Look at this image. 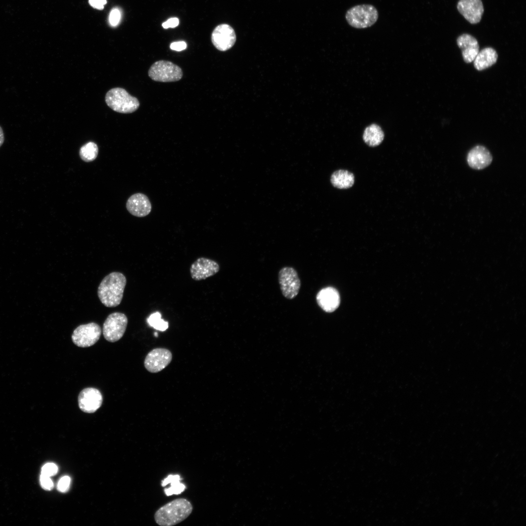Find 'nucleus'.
<instances>
[{
    "mask_svg": "<svg viewBox=\"0 0 526 526\" xmlns=\"http://www.w3.org/2000/svg\"><path fill=\"white\" fill-rule=\"evenodd\" d=\"M126 282V277L120 272H112L105 276L97 290L102 303L107 307L118 306L122 300Z\"/></svg>",
    "mask_w": 526,
    "mask_h": 526,
    "instance_id": "1",
    "label": "nucleus"
},
{
    "mask_svg": "<svg viewBox=\"0 0 526 526\" xmlns=\"http://www.w3.org/2000/svg\"><path fill=\"white\" fill-rule=\"evenodd\" d=\"M193 510L191 502L186 498H177L160 507L155 512L154 520L161 526H172L187 518Z\"/></svg>",
    "mask_w": 526,
    "mask_h": 526,
    "instance_id": "2",
    "label": "nucleus"
},
{
    "mask_svg": "<svg viewBox=\"0 0 526 526\" xmlns=\"http://www.w3.org/2000/svg\"><path fill=\"white\" fill-rule=\"evenodd\" d=\"M378 13L376 8L371 4H360L348 9L345 14V19L352 27L364 29L373 26L377 20Z\"/></svg>",
    "mask_w": 526,
    "mask_h": 526,
    "instance_id": "3",
    "label": "nucleus"
},
{
    "mask_svg": "<svg viewBox=\"0 0 526 526\" xmlns=\"http://www.w3.org/2000/svg\"><path fill=\"white\" fill-rule=\"evenodd\" d=\"M105 101L113 110L122 113H133L138 109L140 105L137 98L132 96L126 90L121 88L110 90L105 95Z\"/></svg>",
    "mask_w": 526,
    "mask_h": 526,
    "instance_id": "4",
    "label": "nucleus"
},
{
    "mask_svg": "<svg viewBox=\"0 0 526 526\" xmlns=\"http://www.w3.org/2000/svg\"><path fill=\"white\" fill-rule=\"evenodd\" d=\"M153 80L162 82L177 81L183 76L182 69L171 61L160 60L155 62L148 71Z\"/></svg>",
    "mask_w": 526,
    "mask_h": 526,
    "instance_id": "5",
    "label": "nucleus"
},
{
    "mask_svg": "<svg viewBox=\"0 0 526 526\" xmlns=\"http://www.w3.org/2000/svg\"><path fill=\"white\" fill-rule=\"evenodd\" d=\"M128 324V318L123 313L114 312L105 319L102 328L104 338L108 341L114 342L124 335Z\"/></svg>",
    "mask_w": 526,
    "mask_h": 526,
    "instance_id": "6",
    "label": "nucleus"
},
{
    "mask_svg": "<svg viewBox=\"0 0 526 526\" xmlns=\"http://www.w3.org/2000/svg\"><path fill=\"white\" fill-rule=\"evenodd\" d=\"M280 289L286 299H294L299 294L301 283L297 271L293 267L285 266L280 269L278 274Z\"/></svg>",
    "mask_w": 526,
    "mask_h": 526,
    "instance_id": "7",
    "label": "nucleus"
},
{
    "mask_svg": "<svg viewBox=\"0 0 526 526\" xmlns=\"http://www.w3.org/2000/svg\"><path fill=\"white\" fill-rule=\"evenodd\" d=\"M101 334L100 326L95 322L82 324L77 327L72 335L73 343L79 347H88L94 344Z\"/></svg>",
    "mask_w": 526,
    "mask_h": 526,
    "instance_id": "8",
    "label": "nucleus"
},
{
    "mask_svg": "<svg viewBox=\"0 0 526 526\" xmlns=\"http://www.w3.org/2000/svg\"><path fill=\"white\" fill-rule=\"evenodd\" d=\"M172 353L169 349L157 348L151 350L146 356L144 366L150 373H156L165 368L171 361Z\"/></svg>",
    "mask_w": 526,
    "mask_h": 526,
    "instance_id": "9",
    "label": "nucleus"
},
{
    "mask_svg": "<svg viewBox=\"0 0 526 526\" xmlns=\"http://www.w3.org/2000/svg\"><path fill=\"white\" fill-rule=\"evenodd\" d=\"M236 40L233 28L227 24H221L215 27L211 34V41L214 47L220 51L231 48Z\"/></svg>",
    "mask_w": 526,
    "mask_h": 526,
    "instance_id": "10",
    "label": "nucleus"
},
{
    "mask_svg": "<svg viewBox=\"0 0 526 526\" xmlns=\"http://www.w3.org/2000/svg\"><path fill=\"white\" fill-rule=\"evenodd\" d=\"M220 265L215 261L205 257L197 259L190 265L191 278L196 281L205 280L217 274Z\"/></svg>",
    "mask_w": 526,
    "mask_h": 526,
    "instance_id": "11",
    "label": "nucleus"
},
{
    "mask_svg": "<svg viewBox=\"0 0 526 526\" xmlns=\"http://www.w3.org/2000/svg\"><path fill=\"white\" fill-rule=\"evenodd\" d=\"M103 397L101 392L92 387L83 389L79 394L78 403L79 409L86 413H94L101 406Z\"/></svg>",
    "mask_w": 526,
    "mask_h": 526,
    "instance_id": "12",
    "label": "nucleus"
},
{
    "mask_svg": "<svg viewBox=\"0 0 526 526\" xmlns=\"http://www.w3.org/2000/svg\"><path fill=\"white\" fill-rule=\"evenodd\" d=\"M457 8L464 18L473 24L480 21L484 11L481 0H459Z\"/></svg>",
    "mask_w": 526,
    "mask_h": 526,
    "instance_id": "13",
    "label": "nucleus"
},
{
    "mask_svg": "<svg viewBox=\"0 0 526 526\" xmlns=\"http://www.w3.org/2000/svg\"><path fill=\"white\" fill-rule=\"evenodd\" d=\"M128 211L132 215L138 217L147 216L151 210V205L149 198L141 193L131 196L126 203Z\"/></svg>",
    "mask_w": 526,
    "mask_h": 526,
    "instance_id": "14",
    "label": "nucleus"
},
{
    "mask_svg": "<svg viewBox=\"0 0 526 526\" xmlns=\"http://www.w3.org/2000/svg\"><path fill=\"white\" fill-rule=\"evenodd\" d=\"M318 305L326 312H332L337 309L340 303L338 291L332 287L321 289L316 295Z\"/></svg>",
    "mask_w": 526,
    "mask_h": 526,
    "instance_id": "15",
    "label": "nucleus"
},
{
    "mask_svg": "<svg viewBox=\"0 0 526 526\" xmlns=\"http://www.w3.org/2000/svg\"><path fill=\"white\" fill-rule=\"evenodd\" d=\"M492 157L489 151L484 146L477 145L471 149L467 155L469 166L475 169H482L491 163Z\"/></svg>",
    "mask_w": 526,
    "mask_h": 526,
    "instance_id": "16",
    "label": "nucleus"
},
{
    "mask_svg": "<svg viewBox=\"0 0 526 526\" xmlns=\"http://www.w3.org/2000/svg\"><path fill=\"white\" fill-rule=\"evenodd\" d=\"M456 42L461 50L464 61L466 63L472 62L479 51L477 39L470 34H463L457 38Z\"/></svg>",
    "mask_w": 526,
    "mask_h": 526,
    "instance_id": "17",
    "label": "nucleus"
},
{
    "mask_svg": "<svg viewBox=\"0 0 526 526\" xmlns=\"http://www.w3.org/2000/svg\"><path fill=\"white\" fill-rule=\"evenodd\" d=\"M497 58L496 50L492 47H486L479 51L473 61L474 66L478 71L484 70L494 64Z\"/></svg>",
    "mask_w": 526,
    "mask_h": 526,
    "instance_id": "18",
    "label": "nucleus"
},
{
    "mask_svg": "<svg viewBox=\"0 0 526 526\" xmlns=\"http://www.w3.org/2000/svg\"><path fill=\"white\" fill-rule=\"evenodd\" d=\"M182 480L179 474H169L167 477L161 481V486L165 487L168 484L170 486L168 488H165L164 493L166 496H169L173 494L178 495L182 493L186 488L185 484L180 481Z\"/></svg>",
    "mask_w": 526,
    "mask_h": 526,
    "instance_id": "19",
    "label": "nucleus"
},
{
    "mask_svg": "<svg viewBox=\"0 0 526 526\" xmlns=\"http://www.w3.org/2000/svg\"><path fill=\"white\" fill-rule=\"evenodd\" d=\"M354 179V175L352 173L346 170L340 169L332 174L331 182L336 188L346 189L353 186Z\"/></svg>",
    "mask_w": 526,
    "mask_h": 526,
    "instance_id": "20",
    "label": "nucleus"
},
{
    "mask_svg": "<svg viewBox=\"0 0 526 526\" xmlns=\"http://www.w3.org/2000/svg\"><path fill=\"white\" fill-rule=\"evenodd\" d=\"M384 134L381 128L376 124L367 127L364 130L363 139L370 147H376L382 142Z\"/></svg>",
    "mask_w": 526,
    "mask_h": 526,
    "instance_id": "21",
    "label": "nucleus"
},
{
    "mask_svg": "<svg viewBox=\"0 0 526 526\" xmlns=\"http://www.w3.org/2000/svg\"><path fill=\"white\" fill-rule=\"evenodd\" d=\"M98 153L97 145L93 142H89L81 147L79 154L83 161L90 162L96 158Z\"/></svg>",
    "mask_w": 526,
    "mask_h": 526,
    "instance_id": "22",
    "label": "nucleus"
},
{
    "mask_svg": "<svg viewBox=\"0 0 526 526\" xmlns=\"http://www.w3.org/2000/svg\"><path fill=\"white\" fill-rule=\"evenodd\" d=\"M149 324L154 328L164 331L168 328V322L161 319V315L159 312L151 315L148 319Z\"/></svg>",
    "mask_w": 526,
    "mask_h": 526,
    "instance_id": "23",
    "label": "nucleus"
},
{
    "mask_svg": "<svg viewBox=\"0 0 526 526\" xmlns=\"http://www.w3.org/2000/svg\"><path fill=\"white\" fill-rule=\"evenodd\" d=\"M58 470L57 466L52 463L45 464L41 469V474L51 477L56 474Z\"/></svg>",
    "mask_w": 526,
    "mask_h": 526,
    "instance_id": "24",
    "label": "nucleus"
},
{
    "mask_svg": "<svg viewBox=\"0 0 526 526\" xmlns=\"http://www.w3.org/2000/svg\"><path fill=\"white\" fill-rule=\"evenodd\" d=\"M71 479L68 476L62 477L58 481L57 484L58 490L62 492L67 491L70 485Z\"/></svg>",
    "mask_w": 526,
    "mask_h": 526,
    "instance_id": "25",
    "label": "nucleus"
},
{
    "mask_svg": "<svg viewBox=\"0 0 526 526\" xmlns=\"http://www.w3.org/2000/svg\"><path fill=\"white\" fill-rule=\"evenodd\" d=\"M40 482L42 488L45 490H50L53 488V482L51 479L50 477L41 474Z\"/></svg>",
    "mask_w": 526,
    "mask_h": 526,
    "instance_id": "26",
    "label": "nucleus"
},
{
    "mask_svg": "<svg viewBox=\"0 0 526 526\" xmlns=\"http://www.w3.org/2000/svg\"><path fill=\"white\" fill-rule=\"evenodd\" d=\"M120 19V13L117 9H114L110 13L109 20L113 26H116Z\"/></svg>",
    "mask_w": 526,
    "mask_h": 526,
    "instance_id": "27",
    "label": "nucleus"
},
{
    "mask_svg": "<svg viewBox=\"0 0 526 526\" xmlns=\"http://www.w3.org/2000/svg\"><path fill=\"white\" fill-rule=\"evenodd\" d=\"M179 23V20L178 18H171L163 22L162 25L164 28L168 29L169 28H174L177 26Z\"/></svg>",
    "mask_w": 526,
    "mask_h": 526,
    "instance_id": "28",
    "label": "nucleus"
},
{
    "mask_svg": "<svg viewBox=\"0 0 526 526\" xmlns=\"http://www.w3.org/2000/svg\"><path fill=\"white\" fill-rule=\"evenodd\" d=\"M187 46V43L185 41H180L171 43L170 45V48L174 51H181L186 49Z\"/></svg>",
    "mask_w": 526,
    "mask_h": 526,
    "instance_id": "29",
    "label": "nucleus"
},
{
    "mask_svg": "<svg viewBox=\"0 0 526 526\" xmlns=\"http://www.w3.org/2000/svg\"><path fill=\"white\" fill-rule=\"evenodd\" d=\"M89 2L93 7L98 10H102L107 3L106 0H89Z\"/></svg>",
    "mask_w": 526,
    "mask_h": 526,
    "instance_id": "30",
    "label": "nucleus"
},
{
    "mask_svg": "<svg viewBox=\"0 0 526 526\" xmlns=\"http://www.w3.org/2000/svg\"><path fill=\"white\" fill-rule=\"evenodd\" d=\"M4 137L2 128L0 126V147L4 142Z\"/></svg>",
    "mask_w": 526,
    "mask_h": 526,
    "instance_id": "31",
    "label": "nucleus"
}]
</instances>
